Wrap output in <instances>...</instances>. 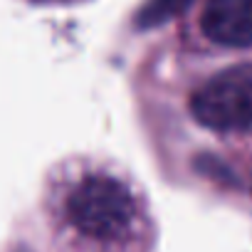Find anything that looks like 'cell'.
<instances>
[{
	"mask_svg": "<svg viewBox=\"0 0 252 252\" xmlns=\"http://www.w3.org/2000/svg\"><path fill=\"white\" fill-rule=\"evenodd\" d=\"M72 230L94 245H121L139 227V200L129 183L109 173L79 176L64 200Z\"/></svg>",
	"mask_w": 252,
	"mask_h": 252,
	"instance_id": "cell-1",
	"label": "cell"
},
{
	"mask_svg": "<svg viewBox=\"0 0 252 252\" xmlns=\"http://www.w3.org/2000/svg\"><path fill=\"white\" fill-rule=\"evenodd\" d=\"M195 119L215 131H252V64L232 67L193 94Z\"/></svg>",
	"mask_w": 252,
	"mask_h": 252,
	"instance_id": "cell-2",
	"label": "cell"
},
{
	"mask_svg": "<svg viewBox=\"0 0 252 252\" xmlns=\"http://www.w3.org/2000/svg\"><path fill=\"white\" fill-rule=\"evenodd\" d=\"M200 30L222 47L252 45V0H205Z\"/></svg>",
	"mask_w": 252,
	"mask_h": 252,
	"instance_id": "cell-3",
	"label": "cell"
}]
</instances>
